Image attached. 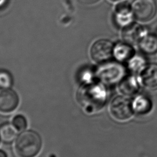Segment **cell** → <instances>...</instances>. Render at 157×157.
<instances>
[{
    "mask_svg": "<svg viewBox=\"0 0 157 157\" xmlns=\"http://www.w3.org/2000/svg\"><path fill=\"white\" fill-rule=\"evenodd\" d=\"M19 104V96L14 90L10 88L0 91V112L12 113L18 108Z\"/></svg>",
    "mask_w": 157,
    "mask_h": 157,
    "instance_id": "obj_7",
    "label": "cell"
},
{
    "mask_svg": "<svg viewBox=\"0 0 157 157\" xmlns=\"http://www.w3.org/2000/svg\"><path fill=\"white\" fill-rule=\"evenodd\" d=\"M78 103L86 112L100 110L105 104L106 92L102 85L94 81L82 83L76 94Z\"/></svg>",
    "mask_w": 157,
    "mask_h": 157,
    "instance_id": "obj_1",
    "label": "cell"
},
{
    "mask_svg": "<svg viewBox=\"0 0 157 157\" xmlns=\"http://www.w3.org/2000/svg\"><path fill=\"white\" fill-rule=\"evenodd\" d=\"M132 103L123 96H117L111 102L110 112L112 115L117 120L120 121L130 118L134 113Z\"/></svg>",
    "mask_w": 157,
    "mask_h": 157,
    "instance_id": "obj_3",
    "label": "cell"
},
{
    "mask_svg": "<svg viewBox=\"0 0 157 157\" xmlns=\"http://www.w3.org/2000/svg\"><path fill=\"white\" fill-rule=\"evenodd\" d=\"M123 67L117 64L102 66L96 72V76L104 83H115L120 80L123 75Z\"/></svg>",
    "mask_w": 157,
    "mask_h": 157,
    "instance_id": "obj_6",
    "label": "cell"
},
{
    "mask_svg": "<svg viewBox=\"0 0 157 157\" xmlns=\"http://www.w3.org/2000/svg\"><path fill=\"white\" fill-rule=\"evenodd\" d=\"M11 123L19 132L26 130L28 127V120L26 117L22 114L15 115L13 117Z\"/></svg>",
    "mask_w": 157,
    "mask_h": 157,
    "instance_id": "obj_16",
    "label": "cell"
},
{
    "mask_svg": "<svg viewBox=\"0 0 157 157\" xmlns=\"http://www.w3.org/2000/svg\"><path fill=\"white\" fill-rule=\"evenodd\" d=\"M18 136V131L12 123H4L0 125V137L1 141L10 144L15 141Z\"/></svg>",
    "mask_w": 157,
    "mask_h": 157,
    "instance_id": "obj_11",
    "label": "cell"
},
{
    "mask_svg": "<svg viewBox=\"0 0 157 157\" xmlns=\"http://www.w3.org/2000/svg\"><path fill=\"white\" fill-rule=\"evenodd\" d=\"M42 139L36 131L26 129L18 135L14 150L18 157H37L42 148Z\"/></svg>",
    "mask_w": 157,
    "mask_h": 157,
    "instance_id": "obj_2",
    "label": "cell"
},
{
    "mask_svg": "<svg viewBox=\"0 0 157 157\" xmlns=\"http://www.w3.org/2000/svg\"><path fill=\"white\" fill-rule=\"evenodd\" d=\"M113 47L111 42L105 39L96 41L91 47L90 55L92 59L99 64L109 61L113 54Z\"/></svg>",
    "mask_w": 157,
    "mask_h": 157,
    "instance_id": "obj_4",
    "label": "cell"
},
{
    "mask_svg": "<svg viewBox=\"0 0 157 157\" xmlns=\"http://www.w3.org/2000/svg\"><path fill=\"white\" fill-rule=\"evenodd\" d=\"M142 28L135 23L128 25L123 31V39L128 44H136L140 42L143 36Z\"/></svg>",
    "mask_w": 157,
    "mask_h": 157,
    "instance_id": "obj_9",
    "label": "cell"
},
{
    "mask_svg": "<svg viewBox=\"0 0 157 157\" xmlns=\"http://www.w3.org/2000/svg\"><path fill=\"white\" fill-rule=\"evenodd\" d=\"M13 79L11 74L4 69H0V88L2 90L10 88L13 85Z\"/></svg>",
    "mask_w": 157,
    "mask_h": 157,
    "instance_id": "obj_17",
    "label": "cell"
},
{
    "mask_svg": "<svg viewBox=\"0 0 157 157\" xmlns=\"http://www.w3.org/2000/svg\"><path fill=\"white\" fill-rule=\"evenodd\" d=\"M0 1H1V0H0Z\"/></svg>",
    "mask_w": 157,
    "mask_h": 157,
    "instance_id": "obj_23",
    "label": "cell"
},
{
    "mask_svg": "<svg viewBox=\"0 0 157 157\" xmlns=\"http://www.w3.org/2000/svg\"><path fill=\"white\" fill-rule=\"evenodd\" d=\"M120 91L124 95L131 96L139 90V83L136 77L129 75L124 77L119 85Z\"/></svg>",
    "mask_w": 157,
    "mask_h": 157,
    "instance_id": "obj_10",
    "label": "cell"
},
{
    "mask_svg": "<svg viewBox=\"0 0 157 157\" xmlns=\"http://www.w3.org/2000/svg\"><path fill=\"white\" fill-rule=\"evenodd\" d=\"M145 67V61L140 57H136L132 58L129 65L130 70L134 72H137L143 71Z\"/></svg>",
    "mask_w": 157,
    "mask_h": 157,
    "instance_id": "obj_18",
    "label": "cell"
},
{
    "mask_svg": "<svg viewBox=\"0 0 157 157\" xmlns=\"http://www.w3.org/2000/svg\"><path fill=\"white\" fill-rule=\"evenodd\" d=\"M116 11L117 17L119 23L122 24V23L129 21L131 18V8L128 3L124 2L118 4L116 7Z\"/></svg>",
    "mask_w": 157,
    "mask_h": 157,
    "instance_id": "obj_14",
    "label": "cell"
},
{
    "mask_svg": "<svg viewBox=\"0 0 157 157\" xmlns=\"http://www.w3.org/2000/svg\"><path fill=\"white\" fill-rule=\"evenodd\" d=\"M2 141H1V137H0V144H1V142Z\"/></svg>",
    "mask_w": 157,
    "mask_h": 157,
    "instance_id": "obj_22",
    "label": "cell"
},
{
    "mask_svg": "<svg viewBox=\"0 0 157 157\" xmlns=\"http://www.w3.org/2000/svg\"><path fill=\"white\" fill-rule=\"evenodd\" d=\"M134 110L140 114L148 113L151 109V101L145 96H139L132 103Z\"/></svg>",
    "mask_w": 157,
    "mask_h": 157,
    "instance_id": "obj_13",
    "label": "cell"
},
{
    "mask_svg": "<svg viewBox=\"0 0 157 157\" xmlns=\"http://www.w3.org/2000/svg\"><path fill=\"white\" fill-rule=\"evenodd\" d=\"M79 2L85 5H91L98 2L100 0H77Z\"/></svg>",
    "mask_w": 157,
    "mask_h": 157,
    "instance_id": "obj_19",
    "label": "cell"
},
{
    "mask_svg": "<svg viewBox=\"0 0 157 157\" xmlns=\"http://www.w3.org/2000/svg\"><path fill=\"white\" fill-rule=\"evenodd\" d=\"M112 1H120V0H110Z\"/></svg>",
    "mask_w": 157,
    "mask_h": 157,
    "instance_id": "obj_21",
    "label": "cell"
},
{
    "mask_svg": "<svg viewBox=\"0 0 157 157\" xmlns=\"http://www.w3.org/2000/svg\"><path fill=\"white\" fill-rule=\"evenodd\" d=\"M113 53L116 58L120 61L129 59L133 55L134 50L129 44H119L114 49Z\"/></svg>",
    "mask_w": 157,
    "mask_h": 157,
    "instance_id": "obj_15",
    "label": "cell"
},
{
    "mask_svg": "<svg viewBox=\"0 0 157 157\" xmlns=\"http://www.w3.org/2000/svg\"><path fill=\"white\" fill-rule=\"evenodd\" d=\"M0 157H9V156L5 150L0 149Z\"/></svg>",
    "mask_w": 157,
    "mask_h": 157,
    "instance_id": "obj_20",
    "label": "cell"
},
{
    "mask_svg": "<svg viewBox=\"0 0 157 157\" xmlns=\"http://www.w3.org/2000/svg\"><path fill=\"white\" fill-rule=\"evenodd\" d=\"M143 85L151 90H157V64H150L145 66L141 73Z\"/></svg>",
    "mask_w": 157,
    "mask_h": 157,
    "instance_id": "obj_8",
    "label": "cell"
},
{
    "mask_svg": "<svg viewBox=\"0 0 157 157\" xmlns=\"http://www.w3.org/2000/svg\"><path fill=\"white\" fill-rule=\"evenodd\" d=\"M140 49L147 54H154L157 52V36H144L139 42Z\"/></svg>",
    "mask_w": 157,
    "mask_h": 157,
    "instance_id": "obj_12",
    "label": "cell"
},
{
    "mask_svg": "<svg viewBox=\"0 0 157 157\" xmlns=\"http://www.w3.org/2000/svg\"><path fill=\"white\" fill-rule=\"evenodd\" d=\"M132 9L134 17L140 21L145 22L155 17L156 4L155 0H136Z\"/></svg>",
    "mask_w": 157,
    "mask_h": 157,
    "instance_id": "obj_5",
    "label": "cell"
}]
</instances>
